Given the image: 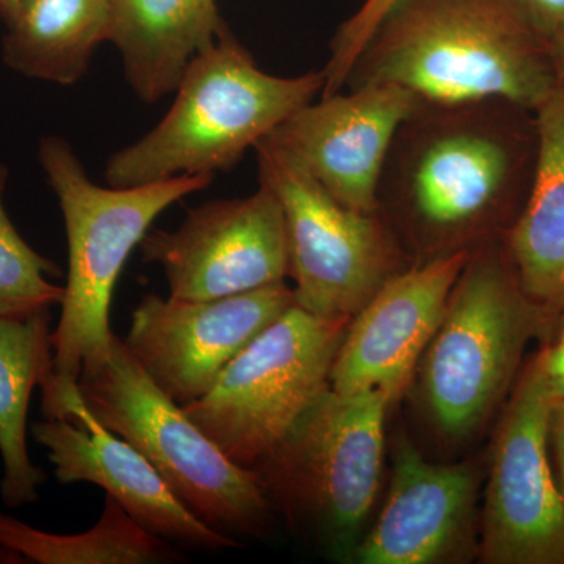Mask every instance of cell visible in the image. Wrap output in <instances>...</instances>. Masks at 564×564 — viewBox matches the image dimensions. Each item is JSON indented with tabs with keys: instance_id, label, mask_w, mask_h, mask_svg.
I'll use <instances>...</instances> for the list:
<instances>
[{
	"instance_id": "44dd1931",
	"label": "cell",
	"mask_w": 564,
	"mask_h": 564,
	"mask_svg": "<svg viewBox=\"0 0 564 564\" xmlns=\"http://www.w3.org/2000/svg\"><path fill=\"white\" fill-rule=\"evenodd\" d=\"M0 551L39 564H152L184 558L106 496L101 518L88 532L55 534L0 511Z\"/></svg>"
},
{
	"instance_id": "277c9868",
	"label": "cell",
	"mask_w": 564,
	"mask_h": 564,
	"mask_svg": "<svg viewBox=\"0 0 564 564\" xmlns=\"http://www.w3.org/2000/svg\"><path fill=\"white\" fill-rule=\"evenodd\" d=\"M323 85L322 69L295 77L265 73L225 25L185 69L161 122L107 161V184L135 187L232 169L315 101Z\"/></svg>"
},
{
	"instance_id": "52a82bcc",
	"label": "cell",
	"mask_w": 564,
	"mask_h": 564,
	"mask_svg": "<svg viewBox=\"0 0 564 564\" xmlns=\"http://www.w3.org/2000/svg\"><path fill=\"white\" fill-rule=\"evenodd\" d=\"M541 311L529 299L503 243L470 252L440 328L423 352L422 392L448 437L477 430L513 380Z\"/></svg>"
},
{
	"instance_id": "5b68a950",
	"label": "cell",
	"mask_w": 564,
	"mask_h": 564,
	"mask_svg": "<svg viewBox=\"0 0 564 564\" xmlns=\"http://www.w3.org/2000/svg\"><path fill=\"white\" fill-rule=\"evenodd\" d=\"M96 421L135 447L203 524L261 536L270 505L254 469L234 463L113 336L109 358L79 380Z\"/></svg>"
},
{
	"instance_id": "8fae6325",
	"label": "cell",
	"mask_w": 564,
	"mask_h": 564,
	"mask_svg": "<svg viewBox=\"0 0 564 564\" xmlns=\"http://www.w3.org/2000/svg\"><path fill=\"white\" fill-rule=\"evenodd\" d=\"M293 304L285 281L215 300L148 293L122 343L151 380L185 406L206 395L225 367Z\"/></svg>"
},
{
	"instance_id": "7402d4cb",
	"label": "cell",
	"mask_w": 564,
	"mask_h": 564,
	"mask_svg": "<svg viewBox=\"0 0 564 564\" xmlns=\"http://www.w3.org/2000/svg\"><path fill=\"white\" fill-rule=\"evenodd\" d=\"M9 169L0 163V317L24 318L62 304L65 288L51 282L61 269L25 242L7 212Z\"/></svg>"
},
{
	"instance_id": "30bf717a",
	"label": "cell",
	"mask_w": 564,
	"mask_h": 564,
	"mask_svg": "<svg viewBox=\"0 0 564 564\" xmlns=\"http://www.w3.org/2000/svg\"><path fill=\"white\" fill-rule=\"evenodd\" d=\"M554 403L538 356L519 380L494 444L485 563L564 564V496L549 458Z\"/></svg>"
},
{
	"instance_id": "d4e9b609",
	"label": "cell",
	"mask_w": 564,
	"mask_h": 564,
	"mask_svg": "<svg viewBox=\"0 0 564 564\" xmlns=\"http://www.w3.org/2000/svg\"><path fill=\"white\" fill-rule=\"evenodd\" d=\"M541 362H543V369L545 377H547L549 386H551L552 392L556 400L564 399V348L555 347L547 348V350L541 352Z\"/></svg>"
},
{
	"instance_id": "9a60e30c",
	"label": "cell",
	"mask_w": 564,
	"mask_h": 564,
	"mask_svg": "<svg viewBox=\"0 0 564 564\" xmlns=\"http://www.w3.org/2000/svg\"><path fill=\"white\" fill-rule=\"evenodd\" d=\"M32 436L46 448L58 484L99 486L148 532L203 551L239 547L193 516L150 462L96 421L84 400L68 419L32 423Z\"/></svg>"
},
{
	"instance_id": "ac0fdd59",
	"label": "cell",
	"mask_w": 564,
	"mask_h": 564,
	"mask_svg": "<svg viewBox=\"0 0 564 564\" xmlns=\"http://www.w3.org/2000/svg\"><path fill=\"white\" fill-rule=\"evenodd\" d=\"M223 28L218 0H110L109 41L133 93L148 104L176 90Z\"/></svg>"
},
{
	"instance_id": "e0dca14e",
	"label": "cell",
	"mask_w": 564,
	"mask_h": 564,
	"mask_svg": "<svg viewBox=\"0 0 564 564\" xmlns=\"http://www.w3.org/2000/svg\"><path fill=\"white\" fill-rule=\"evenodd\" d=\"M538 154L530 191L502 243L519 284L541 311H564V90L534 110Z\"/></svg>"
},
{
	"instance_id": "4316f807",
	"label": "cell",
	"mask_w": 564,
	"mask_h": 564,
	"mask_svg": "<svg viewBox=\"0 0 564 564\" xmlns=\"http://www.w3.org/2000/svg\"><path fill=\"white\" fill-rule=\"evenodd\" d=\"M551 58L554 63L556 84L564 90V33L551 44Z\"/></svg>"
},
{
	"instance_id": "ffe728a7",
	"label": "cell",
	"mask_w": 564,
	"mask_h": 564,
	"mask_svg": "<svg viewBox=\"0 0 564 564\" xmlns=\"http://www.w3.org/2000/svg\"><path fill=\"white\" fill-rule=\"evenodd\" d=\"M110 0H22L7 24L2 58L29 79L73 85L109 41Z\"/></svg>"
},
{
	"instance_id": "9c48e42d",
	"label": "cell",
	"mask_w": 564,
	"mask_h": 564,
	"mask_svg": "<svg viewBox=\"0 0 564 564\" xmlns=\"http://www.w3.org/2000/svg\"><path fill=\"white\" fill-rule=\"evenodd\" d=\"M259 184L281 204L288 276L296 306L318 317L352 318L411 262L383 218L344 206L288 151L256 144Z\"/></svg>"
},
{
	"instance_id": "2e32d148",
	"label": "cell",
	"mask_w": 564,
	"mask_h": 564,
	"mask_svg": "<svg viewBox=\"0 0 564 564\" xmlns=\"http://www.w3.org/2000/svg\"><path fill=\"white\" fill-rule=\"evenodd\" d=\"M474 502L470 467L425 462L413 445L402 443L383 510L351 558L359 564L443 562L469 533Z\"/></svg>"
},
{
	"instance_id": "4fadbf2b",
	"label": "cell",
	"mask_w": 564,
	"mask_h": 564,
	"mask_svg": "<svg viewBox=\"0 0 564 564\" xmlns=\"http://www.w3.org/2000/svg\"><path fill=\"white\" fill-rule=\"evenodd\" d=\"M318 96L267 140L288 151L337 202L375 214L378 185L400 126L417 98L391 84Z\"/></svg>"
},
{
	"instance_id": "f1b7e54d",
	"label": "cell",
	"mask_w": 564,
	"mask_h": 564,
	"mask_svg": "<svg viewBox=\"0 0 564 564\" xmlns=\"http://www.w3.org/2000/svg\"><path fill=\"white\" fill-rule=\"evenodd\" d=\"M556 345H558V347L564 348V329H563L562 336H560L558 344H556Z\"/></svg>"
},
{
	"instance_id": "cb8c5ba5",
	"label": "cell",
	"mask_w": 564,
	"mask_h": 564,
	"mask_svg": "<svg viewBox=\"0 0 564 564\" xmlns=\"http://www.w3.org/2000/svg\"><path fill=\"white\" fill-rule=\"evenodd\" d=\"M527 28L551 50L564 33V0H508Z\"/></svg>"
},
{
	"instance_id": "6da1fadb",
	"label": "cell",
	"mask_w": 564,
	"mask_h": 564,
	"mask_svg": "<svg viewBox=\"0 0 564 564\" xmlns=\"http://www.w3.org/2000/svg\"><path fill=\"white\" fill-rule=\"evenodd\" d=\"M507 101L422 104L400 126L378 185L377 214L414 261L477 250L507 234L532 184L536 120Z\"/></svg>"
},
{
	"instance_id": "83f0119b",
	"label": "cell",
	"mask_w": 564,
	"mask_h": 564,
	"mask_svg": "<svg viewBox=\"0 0 564 564\" xmlns=\"http://www.w3.org/2000/svg\"><path fill=\"white\" fill-rule=\"evenodd\" d=\"M21 3L22 0H0V18L9 24L17 17Z\"/></svg>"
},
{
	"instance_id": "603a6c76",
	"label": "cell",
	"mask_w": 564,
	"mask_h": 564,
	"mask_svg": "<svg viewBox=\"0 0 564 564\" xmlns=\"http://www.w3.org/2000/svg\"><path fill=\"white\" fill-rule=\"evenodd\" d=\"M399 0H364L359 9L337 29L329 44V58L322 69L325 85L321 96L343 91L352 65L367 41Z\"/></svg>"
},
{
	"instance_id": "d6986e66",
	"label": "cell",
	"mask_w": 564,
	"mask_h": 564,
	"mask_svg": "<svg viewBox=\"0 0 564 564\" xmlns=\"http://www.w3.org/2000/svg\"><path fill=\"white\" fill-rule=\"evenodd\" d=\"M51 310L24 318L0 317V499L9 510L35 503L46 484L29 455L28 421L33 389L54 381Z\"/></svg>"
},
{
	"instance_id": "7a4b0ae2",
	"label": "cell",
	"mask_w": 564,
	"mask_h": 564,
	"mask_svg": "<svg viewBox=\"0 0 564 564\" xmlns=\"http://www.w3.org/2000/svg\"><path fill=\"white\" fill-rule=\"evenodd\" d=\"M366 84L397 85L422 104L507 101L533 111L558 85L551 50L508 0H399L345 88Z\"/></svg>"
},
{
	"instance_id": "8992f818",
	"label": "cell",
	"mask_w": 564,
	"mask_h": 564,
	"mask_svg": "<svg viewBox=\"0 0 564 564\" xmlns=\"http://www.w3.org/2000/svg\"><path fill=\"white\" fill-rule=\"evenodd\" d=\"M392 402L380 388H328L272 454L251 467L269 502L276 500L295 524L318 527L344 556L362 540L380 488Z\"/></svg>"
},
{
	"instance_id": "5bb4252c",
	"label": "cell",
	"mask_w": 564,
	"mask_h": 564,
	"mask_svg": "<svg viewBox=\"0 0 564 564\" xmlns=\"http://www.w3.org/2000/svg\"><path fill=\"white\" fill-rule=\"evenodd\" d=\"M469 256L470 251L452 252L393 274L351 318L329 388L337 392L380 388L399 399L440 328Z\"/></svg>"
},
{
	"instance_id": "3957f363",
	"label": "cell",
	"mask_w": 564,
	"mask_h": 564,
	"mask_svg": "<svg viewBox=\"0 0 564 564\" xmlns=\"http://www.w3.org/2000/svg\"><path fill=\"white\" fill-rule=\"evenodd\" d=\"M39 161L57 196L68 240L62 315L52 332L55 378L41 389L44 419H57L79 393L82 375L95 372L109 358L111 300L133 248L162 212L209 187L214 174L102 187L90 180L68 141L55 135L40 140Z\"/></svg>"
},
{
	"instance_id": "484cf974",
	"label": "cell",
	"mask_w": 564,
	"mask_h": 564,
	"mask_svg": "<svg viewBox=\"0 0 564 564\" xmlns=\"http://www.w3.org/2000/svg\"><path fill=\"white\" fill-rule=\"evenodd\" d=\"M551 437H554L556 463H558V484L564 496V399H555L554 411H552Z\"/></svg>"
},
{
	"instance_id": "7c38bea8",
	"label": "cell",
	"mask_w": 564,
	"mask_h": 564,
	"mask_svg": "<svg viewBox=\"0 0 564 564\" xmlns=\"http://www.w3.org/2000/svg\"><path fill=\"white\" fill-rule=\"evenodd\" d=\"M140 247L144 262L162 267L173 299H223L288 278L281 204L263 184L247 198L196 207L174 231L150 229Z\"/></svg>"
},
{
	"instance_id": "ba28073f",
	"label": "cell",
	"mask_w": 564,
	"mask_h": 564,
	"mask_svg": "<svg viewBox=\"0 0 564 564\" xmlns=\"http://www.w3.org/2000/svg\"><path fill=\"white\" fill-rule=\"evenodd\" d=\"M350 322L293 304L225 367L206 395L182 408L234 463L251 469L329 388Z\"/></svg>"
}]
</instances>
